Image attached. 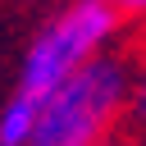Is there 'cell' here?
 Here are the masks:
<instances>
[{"label":"cell","mask_w":146,"mask_h":146,"mask_svg":"<svg viewBox=\"0 0 146 146\" xmlns=\"http://www.w3.org/2000/svg\"><path fill=\"white\" fill-rule=\"evenodd\" d=\"M36 114H41V96H32V91L18 87L14 100L0 114V146H27L32 141V128H36Z\"/></svg>","instance_id":"obj_3"},{"label":"cell","mask_w":146,"mask_h":146,"mask_svg":"<svg viewBox=\"0 0 146 146\" xmlns=\"http://www.w3.org/2000/svg\"><path fill=\"white\" fill-rule=\"evenodd\" d=\"M128 114L146 123V64L132 73V100H128Z\"/></svg>","instance_id":"obj_4"},{"label":"cell","mask_w":146,"mask_h":146,"mask_svg":"<svg viewBox=\"0 0 146 146\" xmlns=\"http://www.w3.org/2000/svg\"><path fill=\"white\" fill-rule=\"evenodd\" d=\"M132 100V68L114 55L87 59L55 91L41 96V114L27 146H105L110 128Z\"/></svg>","instance_id":"obj_1"},{"label":"cell","mask_w":146,"mask_h":146,"mask_svg":"<svg viewBox=\"0 0 146 146\" xmlns=\"http://www.w3.org/2000/svg\"><path fill=\"white\" fill-rule=\"evenodd\" d=\"M119 9L110 0H73L68 9H59L41 36L32 41L27 59H23V91L46 96L55 91L68 73H78L87 59L105 55V46L119 32Z\"/></svg>","instance_id":"obj_2"},{"label":"cell","mask_w":146,"mask_h":146,"mask_svg":"<svg viewBox=\"0 0 146 146\" xmlns=\"http://www.w3.org/2000/svg\"><path fill=\"white\" fill-rule=\"evenodd\" d=\"M119 14H146V0H110Z\"/></svg>","instance_id":"obj_5"}]
</instances>
